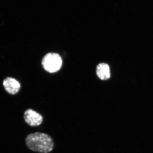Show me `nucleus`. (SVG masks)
Masks as SVG:
<instances>
[{"label": "nucleus", "mask_w": 153, "mask_h": 153, "mask_svg": "<svg viewBox=\"0 0 153 153\" xmlns=\"http://www.w3.org/2000/svg\"><path fill=\"white\" fill-rule=\"evenodd\" d=\"M25 143L30 150L41 153L50 152L54 146L52 137L47 134L40 132L28 135L25 139Z\"/></svg>", "instance_id": "nucleus-1"}, {"label": "nucleus", "mask_w": 153, "mask_h": 153, "mask_svg": "<svg viewBox=\"0 0 153 153\" xmlns=\"http://www.w3.org/2000/svg\"><path fill=\"white\" fill-rule=\"evenodd\" d=\"M41 63L46 71L49 73H53L60 70L62 67L63 60L59 54L50 52L44 56Z\"/></svg>", "instance_id": "nucleus-2"}, {"label": "nucleus", "mask_w": 153, "mask_h": 153, "mask_svg": "<svg viewBox=\"0 0 153 153\" xmlns=\"http://www.w3.org/2000/svg\"><path fill=\"white\" fill-rule=\"evenodd\" d=\"M24 119L26 123L33 127L40 126L44 119L42 115L30 108L25 111Z\"/></svg>", "instance_id": "nucleus-3"}, {"label": "nucleus", "mask_w": 153, "mask_h": 153, "mask_svg": "<svg viewBox=\"0 0 153 153\" xmlns=\"http://www.w3.org/2000/svg\"><path fill=\"white\" fill-rule=\"evenodd\" d=\"M3 84L6 91L11 95L16 94L21 89L20 82L13 77H6L3 80Z\"/></svg>", "instance_id": "nucleus-4"}, {"label": "nucleus", "mask_w": 153, "mask_h": 153, "mask_svg": "<svg viewBox=\"0 0 153 153\" xmlns=\"http://www.w3.org/2000/svg\"><path fill=\"white\" fill-rule=\"evenodd\" d=\"M96 71L97 75L101 80H107L110 78V69L109 66L106 63H99L97 66Z\"/></svg>", "instance_id": "nucleus-5"}]
</instances>
